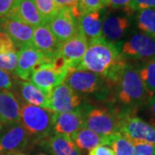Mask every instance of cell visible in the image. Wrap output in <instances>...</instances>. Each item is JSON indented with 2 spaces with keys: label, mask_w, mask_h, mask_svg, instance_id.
<instances>
[{
  "label": "cell",
  "mask_w": 155,
  "mask_h": 155,
  "mask_svg": "<svg viewBox=\"0 0 155 155\" xmlns=\"http://www.w3.org/2000/svg\"><path fill=\"white\" fill-rule=\"evenodd\" d=\"M135 20L141 33L155 39V8L138 11Z\"/></svg>",
  "instance_id": "obj_24"
},
{
  "label": "cell",
  "mask_w": 155,
  "mask_h": 155,
  "mask_svg": "<svg viewBox=\"0 0 155 155\" xmlns=\"http://www.w3.org/2000/svg\"><path fill=\"white\" fill-rule=\"evenodd\" d=\"M108 146L112 147L115 155H134L133 143L121 133L110 135Z\"/></svg>",
  "instance_id": "obj_26"
},
{
  "label": "cell",
  "mask_w": 155,
  "mask_h": 155,
  "mask_svg": "<svg viewBox=\"0 0 155 155\" xmlns=\"http://www.w3.org/2000/svg\"><path fill=\"white\" fill-rule=\"evenodd\" d=\"M17 52L0 54V69L7 72H15L17 67Z\"/></svg>",
  "instance_id": "obj_28"
},
{
  "label": "cell",
  "mask_w": 155,
  "mask_h": 155,
  "mask_svg": "<svg viewBox=\"0 0 155 155\" xmlns=\"http://www.w3.org/2000/svg\"><path fill=\"white\" fill-rule=\"evenodd\" d=\"M139 76L147 90L152 95L155 94V59L145 62L137 69Z\"/></svg>",
  "instance_id": "obj_25"
},
{
  "label": "cell",
  "mask_w": 155,
  "mask_h": 155,
  "mask_svg": "<svg viewBox=\"0 0 155 155\" xmlns=\"http://www.w3.org/2000/svg\"><path fill=\"white\" fill-rule=\"evenodd\" d=\"M127 65L118 46L101 36L88 41L87 50L76 68L99 75L108 85H116Z\"/></svg>",
  "instance_id": "obj_1"
},
{
  "label": "cell",
  "mask_w": 155,
  "mask_h": 155,
  "mask_svg": "<svg viewBox=\"0 0 155 155\" xmlns=\"http://www.w3.org/2000/svg\"><path fill=\"white\" fill-rule=\"evenodd\" d=\"M13 86L12 78L9 72L0 69V90L9 91Z\"/></svg>",
  "instance_id": "obj_34"
},
{
  "label": "cell",
  "mask_w": 155,
  "mask_h": 155,
  "mask_svg": "<svg viewBox=\"0 0 155 155\" xmlns=\"http://www.w3.org/2000/svg\"><path fill=\"white\" fill-rule=\"evenodd\" d=\"M31 45L39 52L52 58L57 54L61 42L52 33L48 25L43 23L34 28Z\"/></svg>",
  "instance_id": "obj_18"
},
{
  "label": "cell",
  "mask_w": 155,
  "mask_h": 155,
  "mask_svg": "<svg viewBox=\"0 0 155 155\" xmlns=\"http://www.w3.org/2000/svg\"><path fill=\"white\" fill-rule=\"evenodd\" d=\"M35 5L42 17L45 23L57 14L59 8L56 6L54 0H34Z\"/></svg>",
  "instance_id": "obj_27"
},
{
  "label": "cell",
  "mask_w": 155,
  "mask_h": 155,
  "mask_svg": "<svg viewBox=\"0 0 155 155\" xmlns=\"http://www.w3.org/2000/svg\"><path fill=\"white\" fill-rule=\"evenodd\" d=\"M31 138L21 123L10 125L5 132L0 134V154L25 153Z\"/></svg>",
  "instance_id": "obj_9"
},
{
  "label": "cell",
  "mask_w": 155,
  "mask_h": 155,
  "mask_svg": "<svg viewBox=\"0 0 155 155\" xmlns=\"http://www.w3.org/2000/svg\"><path fill=\"white\" fill-rule=\"evenodd\" d=\"M87 48V39L78 33L74 37L61 42L57 54L64 60L68 69L76 68L82 61Z\"/></svg>",
  "instance_id": "obj_14"
},
{
  "label": "cell",
  "mask_w": 155,
  "mask_h": 155,
  "mask_svg": "<svg viewBox=\"0 0 155 155\" xmlns=\"http://www.w3.org/2000/svg\"><path fill=\"white\" fill-rule=\"evenodd\" d=\"M102 2H103V4H104H104H105L106 0H102Z\"/></svg>",
  "instance_id": "obj_41"
},
{
  "label": "cell",
  "mask_w": 155,
  "mask_h": 155,
  "mask_svg": "<svg viewBox=\"0 0 155 155\" xmlns=\"http://www.w3.org/2000/svg\"><path fill=\"white\" fill-rule=\"evenodd\" d=\"M151 8H155V0H132L124 12L131 16L134 12Z\"/></svg>",
  "instance_id": "obj_30"
},
{
  "label": "cell",
  "mask_w": 155,
  "mask_h": 155,
  "mask_svg": "<svg viewBox=\"0 0 155 155\" xmlns=\"http://www.w3.org/2000/svg\"><path fill=\"white\" fill-rule=\"evenodd\" d=\"M20 106V123L30 138L46 140L53 131L54 112L26 103Z\"/></svg>",
  "instance_id": "obj_3"
},
{
  "label": "cell",
  "mask_w": 155,
  "mask_h": 155,
  "mask_svg": "<svg viewBox=\"0 0 155 155\" xmlns=\"http://www.w3.org/2000/svg\"><path fill=\"white\" fill-rule=\"evenodd\" d=\"M0 30L11 39L17 48L31 43L34 28L8 17H0Z\"/></svg>",
  "instance_id": "obj_16"
},
{
  "label": "cell",
  "mask_w": 155,
  "mask_h": 155,
  "mask_svg": "<svg viewBox=\"0 0 155 155\" xmlns=\"http://www.w3.org/2000/svg\"><path fill=\"white\" fill-rule=\"evenodd\" d=\"M131 26V20L126 12H108L103 18L102 36L112 43L119 41L127 35Z\"/></svg>",
  "instance_id": "obj_12"
},
{
  "label": "cell",
  "mask_w": 155,
  "mask_h": 155,
  "mask_svg": "<svg viewBox=\"0 0 155 155\" xmlns=\"http://www.w3.org/2000/svg\"><path fill=\"white\" fill-rule=\"evenodd\" d=\"M0 155H27L25 153H5V154H0Z\"/></svg>",
  "instance_id": "obj_39"
},
{
  "label": "cell",
  "mask_w": 155,
  "mask_h": 155,
  "mask_svg": "<svg viewBox=\"0 0 155 155\" xmlns=\"http://www.w3.org/2000/svg\"><path fill=\"white\" fill-rule=\"evenodd\" d=\"M35 28L45 23L34 0H17L10 12L5 16Z\"/></svg>",
  "instance_id": "obj_17"
},
{
  "label": "cell",
  "mask_w": 155,
  "mask_h": 155,
  "mask_svg": "<svg viewBox=\"0 0 155 155\" xmlns=\"http://www.w3.org/2000/svg\"><path fill=\"white\" fill-rule=\"evenodd\" d=\"M78 0H54L56 6L59 9L69 10L76 19L81 16L78 8Z\"/></svg>",
  "instance_id": "obj_31"
},
{
  "label": "cell",
  "mask_w": 155,
  "mask_h": 155,
  "mask_svg": "<svg viewBox=\"0 0 155 155\" xmlns=\"http://www.w3.org/2000/svg\"><path fill=\"white\" fill-rule=\"evenodd\" d=\"M102 0H78V8L80 15L92 11H101L104 9Z\"/></svg>",
  "instance_id": "obj_29"
},
{
  "label": "cell",
  "mask_w": 155,
  "mask_h": 155,
  "mask_svg": "<svg viewBox=\"0 0 155 155\" xmlns=\"http://www.w3.org/2000/svg\"><path fill=\"white\" fill-rule=\"evenodd\" d=\"M116 98L121 105L122 116L134 114V111L147 106L153 96L145 87L137 68L127 64L116 84Z\"/></svg>",
  "instance_id": "obj_2"
},
{
  "label": "cell",
  "mask_w": 155,
  "mask_h": 155,
  "mask_svg": "<svg viewBox=\"0 0 155 155\" xmlns=\"http://www.w3.org/2000/svg\"><path fill=\"white\" fill-rule=\"evenodd\" d=\"M134 155H155L154 145L134 141Z\"/></svg>",
  "instance_id": "obj_32"
},
{
  "label": "cell",
  "mask_w": 155,
  "mask_h": 155,
  "mask_svg": "<svg viewBox=\"0 0 155 155\" xmlns=\"http://www.w3.org/2000/svg\"><path fill=\"white\" fill-rule=\"evenodd\" d=\"M84 127L104 136L120 133L122 115L119 108L97 107L88 110L84 109Z\"/></svg>",
  "instance_id": "obj_4"
},
{
  "label": "cell",
  "mask_w": 155,
  "mask_h": 155,
  "mask_svg": "<svg viewBox=\"0 0 155 155\" xmlns=\"http://www.w3.org/2000/svg\"><path fill=\"white\" fill-rule=\"evenodd\" d=\"M88 155H115V153L109 146L100 145L90 150Z\"/></svg>",
  "instance_id": "obj_37"
},
{
  "label": "cell",
  "mask_w": 155,
  "mask_h": 155,
  "mask_svg": "<svg viewBox=\"0 0 155 155\" xmlns=\"http://www.w3.org/2000/svg\"><path fill=\"white\" fill-rule=\"evenodd\" d=\"M19 91L26 104L48 110L49 94L46 93L32 82H19Z\"/></svg>",
  "instance_id": "obj_22"
},
{
  "label": "cell",
  "mask_w": 155,
  "mask_h": 155,
  "mask_svg": "<svg viewBox=\"0 0 155 155\" xmlns=\"http://www.w3.org/2000/svg\"><path fill=\"white\" fill-rule=\"evenodd\" d=\"M132 0H106L104 6L110 7L112 10L125 11Z\"/></svg>",
  "instance_id": "obj_35"
},
{
  "label": "cell",
  "mask_w": 155,
  "mask_h": 155,
  "mask_svg": "<svg viewBox=\"0 0 155 155\" xmlns=\"http://www.w3.org/2000/svg\"><path fill=\"white\" fill-rule=\"evenodd\" d=\"M16 2L17 0H0V17L6 16Z\"/></svg>",
  "instance_id": "obj_38"
},
{
  "label": "cell",
  "mask_w": 155,
  "mask_h": 155,
  "mask_svg": "<svg viewBox=\"0 0 155 155\" xmlns=\"http://www.w3.org/2000/svg\"><path fill=\"white\" fill-rule=\"evenodd\" d=\"M17 48L11 39L5 32L0 30V54L8 52H17Z\"/></svg>",
  "instance_id": "obj_33"
},
{
  "label": "cell",
  "mask_w": 155,
  "mask_h": 155,
  "mask_svg": "<svg viewBox=\"0 0 155 155\" xmlns=\"http://www.w3.org/2000/svg\"><path fill=\"white\" fill-rule=\"evenodd\" d=\"M64 83L76 93L82 94H101L108 86L99 75L77 68L68 70Z\"/></svg>",
  "instance_id": "obj_5"
},
{
  "label": "cell",
  "mask_w": 155,
  "mask_h": 155,
  "mask_svg": "<svg viewBox=\"0 0 155 155\" xmlns=\"http://www.w3.org/2000/svg\"><path fill=\"white\" fill-rule=\"evenodd\" d=\"M120 133L131 142L139 141L155 146V127L134 114L122 116Z\"/></svg>",
  "instance_id": "obj_7"
},
{
  "label": "cell",
  "mask_w": 155,
  "mask_h": 155,
  "mask_svg": "<svg viewBox=\"0 0 155 155\" xmlns=\"http://www.w3.org/2000/svg\"><path fill=\"white\" fill-rule=\"evenodd\" d=\"M20 104L9 91L0 90V126L20 122Z\"/></svg>",
  "instance_id": "obj_19"
},
{
  "label": "cell",
  "mask_w": 155,
  "mask_h": 155,
  "mask_svg": "<svg viewBox=\"0 0 155 155\" xmlns=\"http://www.w3.org/2000/svg\"><path fill=\"white\" fill-rule=\"evenodd\" d=\"M147 117L148 123L155 127V94L150 98L148 104H147Z\"/></svg>",
  "instance_id": "obj_36"
},
{
  "label": "cell",
  "mask_w": 155,
  "mask_h": 155,
  "mask_svg": "<svg viewBox=\"0 0 155 155\" xmlns=\"http://www.w3.org/2000/svg\"><path fill=\"white\" fill-rule=\"evenodd\" d=\"M67 72V69L59 70L54 67L51 63H46L34 71L30 79L34 84L49 94L53 89L64 82Z\"/></svg>",
  "instance_id": "obj_13"
},
{
  "label": "cell",
  "mask_w": 155,
  "mask_h": 155,
  "mask_svg": "<svg viewBox=\"0 0 155 155\" xmlns=\"http://www.w3.org/2000/svg\"><path fill=\"white\" fill-rule=\"evenodd\" d=\"M118 48L126 60L148 61L155 59V39L141 32L134 33L120 43Z\"/></svg>",
  "instance_id": "obj_6"
},
{
  "label": "cell",
  "mask_w": 155,
  "mask_h": 155,
  "mask_svg": "<svg viewBox=\"0 0 155 155\" xmlns=\"http://www.w3.org/2000/svg\"><path fill=\"white\" fill-rule=\"evenodd\" d=\"M71 140L79 149L91 150L100 145L108 146L110 135H101L86 127H82L72 134Z\"/></svg>",
  "instance_id": "obj_21"
},
{
  "label": "cell",
  "mask_w": 155,
  "mask_h": 155,
  "mask_svg": "<svg viewBox=\"0 0 155 155\" xmlns=\"http://www.w3.org/2000/svg\"><path fill=\"white\" fill-rule=\"evenodd\" d=\"M81 101L80 96L63 82L50 91L48 110L54 113L69 112L78 109Z\"/></svg>",
  "instance_id": "obj_10"
},
{
  "label": "cell",
  "mask_w": 155,
  "mask_h": 155,
  "mask_svg": "<svg viewBox=\"0 0 155 155\" xmlns=\"http://www.w3.org/2000/svg\"><path fill=\"white\" fill-rule=\"evenodd\" d=\"M46 23L61 43L79 33L77 19L67 9H59L55 16Z\"/></svg>",
  "instance_id": "obj_11"
},
{
  "label": "cell",
  "mask_w": 155,
  "mask_h": 155,
  "mask_svg": "<svg viewBox=\"0 0 155 155\" xmlns=\"http://www.w3.org/2000/svg\"><path fill=\"white\" fill-rule=\"evenodd\" d=\"M17 67L16 74L24 81L30 79L34 71L42 64L51 63L53 58L48 57L36 50L31 43L25 45L17 52Z\"/></svg>",
  "instance_id": "obj_8"
},
{
  "label": "cell",
  "mask_w": 155,
  "mask_h": 155,
  "mask_svg": "<svg viewBox=\"0 0 155 155\" xmlns=\"http://www.w3.org/2000/svg\"><path fill=\"white\" fill-rule=\"evenodd\" d=\"M35 155H48V154H47V153H38V154H35Z\"/></svg>",
  "instance_id": "obj_40"
},
{
  "label": "cell",
  "mask_w": 155,
  "mask_h": 155,
  "mask_svg": "<svg viewBox=\"0 0 155 155\" xmlns=\"http://www.w3.org/2000/svg\"><path fill=\"white\" fill-rule=\"evenodd\" d=\"M45 146L54 155H82L71 139L58 134L50 135L45 140Z\"/></svg>",
  "instance_id": "obj_23"
},
{
  "label": "cell",
  "mask_w": 155,
  "mask_h": 155,
  "mask_svg": "<svg viewBox=\"0 0 155 155\" xmlns=\"http://www.w3.org/2000/svg\"><path fill=\"white\" fill-rule=\"evenodd\" d=\"M79 33L87 41L102 36L103 17L101 11H92L81 15L77 19Z\"/></svg>",
  "instance_id": "obj_20"
},
{
  "label": "cell",
  "mask_w": 155,
  "mask_h": 155,
  "mask_svg": "<svg viewBox=\"0 0 155 155\" xmlns=\"http://www.w3.org/2000/svg\"><path fill=\"white\" fill-rule=\"evenodd\" d=\"M84 113L80 108L69 112L54 113L53 131L71 139L73 134L84 127Z\"/></svg>",
  "instance_id": "obj_15"
}]
</instances>
